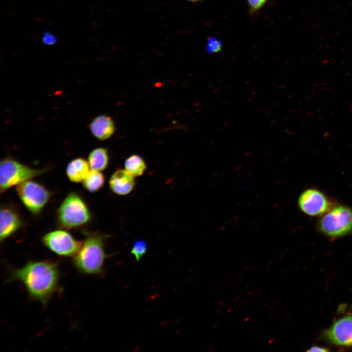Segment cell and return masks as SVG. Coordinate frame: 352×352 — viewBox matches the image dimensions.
<instances>
[{
	"label": "cell",
	"mask_w": 352,
	"mask_h": 352,
	"mask_svg": "<svg viewBox=\"0 0 352 352\" xmlns=\"http://www.w3.org/2000/svg\"><path fill=\"white\" fill-rule=\"evenodd\" d=\"M60 278L58 262L30 261L20 268L11 269L6 282L20 281L32 299L45 306L58 290Z\"/></svg>",
	"instance_id": "6da1fadb"
},
{
	"label": "cell",
	"mask_w": 352,
	"mask_h": 352,
	"mask_svg": "<svg viewBox=\"0 0 352 352\" xmlns=\"http://www.w3.org/2000/svg\"><path fill=\"white\" fill-rule=\"evenodd\" d=\"M105 237L96 233L88 236L74 256L73 264L80 273L99 275L103 273L105 261L109 255L105 249Z\"/></svg>",
	"instance_id": "7a4b0ae2"
},
{
	"label": "cell",
	"mask_w": 352,
	"mask_h": 352,
	"mask_svg": "<svg viewBox=\"0 0 352 352\" xmlns=\"http://www.w3.org/2000/svg\"><path fill=\"white\" fill-rule=\"evenodd\" d=\"M317 228L330 239L350 234L352 232V209L342 205L333 206L321 216Z\"/></svg>",
	"instance_id": "3957f363"
},
{
	"label": "cell",
	"mask_w": 352,
	"mask_h": 352,
	"mask_svg": "<svg viewBox=\"0 0 352 352\" xmlns=\"http://www.w3.org/2000/svg\"><path fill=\"white\" fill-rule=\"evenodd\" d=\"M91 215L84 200L75 193H70L57 211L59 224L65 228L81 226L90 220Z\"/></svg>",
	"instance_id": "277c9868"
},
{
	"label": "cell",
	"mask_w": 352,
	"mask_h": 352,
	"mask_svg": "<svg viewBox=\"0 0 352 352\" xmlns=\"http://www.w3.org/2000/svg\"><path fill=\"white\" fill-rule=\"evenodd\" d=\"M45 172V169H33L13 158H5L0 163V192H4Z\"/></svg>",
	"instance_id": "5b68a950"
},
{
	"label": "cell",
	"mask_w": 352,
	"mask_h": 352,
	"mask_svg": "<svg viewBox=\"0 0 352 352\" xmlns=\"http://www.w3.org/2000/svg\"><path fill=\"white\" fill-rule=\"evenodd\" d=\"M16 190L23 204L33 214L42 211L51 196L44 185L30 179L17 185Z\"/></svg>",
	"instance_id": "8992f818"
},
{
	"label": "cell",
	"mask_w": 352,
	"mask_h": 352,
	"mask_svg": "<svg viewBox=\"0 0 352 352\" xmlns=\"http://www.w3.org/2000/svg\"><path fill=\"white\" fill-rule=\"evenodd\" d=\"M42 240L48 249L64 257H74L82 244V242L75 239L68 232L60 230L45 234Z\"/></svg>",
	"instance_id": "52a82bcc"
},
{
	"label": "cell",
	"mask_w": 352,
	"mask_h": 352,
	"mask_svg": "<svg viewBox=\"0 0 352 352\" xmlns=\"http://www.w3.org/2000/svg\"><path fill=\"white\" fill-rule=\"evenodd\" d=\"M298 204L302 212L312 217L322 216L333 207L323 192L314 188L303 191L298 198Z\"/></svg>",
	"instance_id": "ba28073f"
},
{
	"label": "cell",
	"mask_w": 352,
	"mask_h": 352,
	"mask_svg": "<svg viewBox=\"0 0 352 352\" xmlns=\"http://www.w3.org/2000/svg\"><path fill=\"white\" fill-rule=\"evenodd\" d=\"M330 343L340 347H352V314H347L335 320L323 333Z\"/></svg>",
	"instance_id": "9c48e42d"
},
{
	"label": "cell",
	"mask_w": 352,
	"mask_h": 352,
	"mask_svg": "<svg viewBox=\"0 0 352 352\" xmlns=\"http://www.w3.org/2000/svg\"><path fill=\"white\" fill-rule=\"evenodd\" d=\"M22 221L18 212L13 208L3 206L0 211V240H5L17 231Z\"/></svg>",
	"instance_id": "30bf717a"
},
{
	"label": "cell",
	"mask_w": 352,
	"mask_h": 352,
	"mask_svg": "<svg viewBox=\"0 0 352 352\" xmlns=\"http://www.w3.org/2000/svg\"><path fill=\"white\" fill-rule=\"evenodd\" d=\"M134 177L125 170L118 169L111 176L109 185L111 191L118 195L129 194L134 188Z\"/></svg>",
	"instance_id": "8fae6325"
},
{
	"label": "cell",
	"mask_w": 352,
	"mask_h": 352,
	"mask_svg": "<svg viewBox=\"0 0 352 352\" xmlns=\"http://www.w3.org/2000/svg\"><path fill=\"white\" fill-rule=\"evenodd\" d=\"M89 128L92 135L99 140H105L111 137L115 131L114 122L109 116L100 115L90 123Z\"/></svg>",
	"instance_id": "7c38bea8"
},
{
	"label": "cell",
	"mask_w": 352,
	"mask_h": 352,
	"mask_svg": "<svg viewBox=\"0 0 352 352\" xmlns=\"http://www.w3.org/2000/svg\"><path fill=\"white\" fill-rule=\"evenodd\" d=\"M89 166L84 158L78 157L71 160L68 164L66 173L70 181L78 183L83 181L89 173Z\"/></svg>",
	"instance_id": "4fadbf2b"
},
{
	"label": "cell",
	"mask_w": 352,
	"mask_h": 352,
	"mask_svg": "<svg viewBox=\"0 0 352 352\" xmlns=\"http://www.w3.org/2000/svg\"><path fill=\"white\" fill-rule=\"evenodd\" d=\"M88 162L91 170L98 171L105 170L109 162L108 150L103 147L93 149L88 156Z\"/></svg>",
	"instance_id": "5bb4252c"
},
{
	"label": "cell",
	"mask_w": 352,
	"mask_h": 352,
	"mask_svg": "<svg viewBox=\"0 0 352 352\" xmlns=\"http://www.w3.org/2000/svg\"><path fill=\"white\" fill-rule=\"evenodd\" d=\"M125 170L133 177L142 176L147 165L144 159L138 154H132L125 161Z\"/></svg>",
	"instance_id": "9a60e30c"
},
{
	"label": "cell",
	"mask_w": 352,
	"mask_h": 352,
	"mask_svg": "<svg viewBox=\"0 0 352 352\" xmlns=\"http://www.w3.org/2000/svg\"><path fill=\"white\" fill-rule=\"evenodd\" d=\"M105 183L104 175L100 171L91 170L83 181L84 187L90 192H96L100 190Z\"/></svg>",
	"instance_id": "2e32d148"
},
{
	"label": "cell",
	"mask_w": 352,
	"mask_h": 352,
	"mask_svg": "<svg viewBox=\"0 0 352 352\" xmlns=\"http://www.w3.org/2000/svg\"><path fill=\"white\" fill-rule=\"evenodd\" d=\"M147 249V244L145 241L136 240L133 244L131 253L134 256L137 261H139L146 253Z\"/></svg>",
	"instance_id": "e0dca14e"
},
{
	"label": "cell",
	"mask_w": 352,
	"mask_h": 352,
	"mask_svg": "<svg viewBox=\"0 0 352 352\" xmlns=\"http://www.w3.org/2000/svg\"><path fill=\"white\" fill-rule=\"evenodd\" d=\"M222 47L221 41L215 37H210L207 40L206 49L211 54L220 52Z\"/></svg>",
	"instance_id": "ac0fdd59"
},
{
	"label": "cell",
	"mask_w": 352,
	"mask_h": 352,
	"mask_svg": "<svg viewBox=\"0 0 352 352\" xmlns=\"http://www.w3.org/2000/svg\"><path fill=\"white\" fill-rule=\"evenodd\" d=\"M250 14H253L263 8L267 0H246Z\"/></svg>",
	"instance_id": "d6986e66"
},
{
	"label": "cell",
	"mask_w": 352,
	"mask_h": 352,
	"mask_svg": "<svg viewBox=\"0 0 352 352\" xmlns=\"http://www.w3.org/2000/svg\"><path fill=\"white\" fill-rule=\"evenodd\" d=\"M42 40L43 43L47 45H54L58 42L56 36L50 31H46L43 33Z\"/></svg>",
	"instance_id": "ffe728a7"
},
{
	"label": "cell",
	"mask_w": 352,
	"mask_h": 352,
	"mask_svg": "<svg viewBox=\"0 0 352 352\" xmlns=\"http://www.w3.org/2000/svg\"><path fill=\"white\" fill-rule=\"evenodd\" d=\"M328 351L329 350L326 348L318 346H313L308 350V352H328Z\"/></svg>",
	"instance_id": "44dd1931"
},
{
	"label": "cell",
	"mask_w": 352,
	"mask_h": 352,
	"mask_svg": "<svg viewBox=\"0 0 352 352\" xmlns=\"http://www.w3.org/2000/svg\"><path fill=\"white\" fill-rule=\"evenodd\" d=\"M188 0V1H191V2H195L199 1L200 0Z\"/></svg>",
	"instance_id": "7402d4cb"
}]
</instances>
